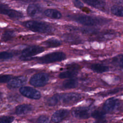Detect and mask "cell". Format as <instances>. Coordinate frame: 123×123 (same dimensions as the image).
I'll use <instances>...</instances> for the list:
<instances>
[{
  "mask_svg": "<svg viewBox=\"0 0 123 123\" xmlns=\"http://www.w3.org/2000/svg\"><path fill=\"white\" fill-rule=\"evenodd\" d=\"M72 20L86 26L103 25L108 24L110 20L105 18L87 15L73 14L69 16Z\"/></svg>",
  "mask_w": 123,
  "mask_h": 123,
  "instance_id": "1",
  "label": "cell"
},
{
  "mask_svg": "<svg viewBox=\"0 0 123 123\" xmlns=\"http://www.w3.org/2000/svg\"><path fill=\"white\" fill-rule=\"evenodd\" d=\"M23 25L32 31L39 33H48L53 30V27L49 25L37 21H28L24 22Z\"/></svg>",
  "mask_w": 123,
  "mask_h": 123,
  "instance_id": "2",
  "label": "cell"
},
{
  "mask_svg": "<svg viewBox=\"0 0 123 123\" xmlns=\"http://www.w3.org/2000/svg\"><path fill=\"white\" fill-rule=\"evenodd\" d=\"M66 59V55L61 51L53 52L46 54L38 59V62L43 64H48L63 61Z\"/></svg>",
  "mask_w": 123,
  "mask_h": 123,
  "instance_id": "3",
  "label": "cell"
},
{
  "mask_svg": "<svg viewBox=\"0 0 123 123\" xmlns=\"http://www.w3.org/2000/svg\"><path fill=\"white\" fill-rule=\"evenodd\" d=\"M44 51V48L38 46H33L27 47L22 50L19 58L23 61L29 60L32 59L33 56L39 54Z\"/></svg>",
  "mask_w": 123,
  "mask_h": 123,
  "instance_id": "4",
  "label": "cell"
},
{
  "mask_svg": "<svg viewBox=\"0 0 123 123\" xmlns=\"http://www.w3.org/2000/svg\"><path fill=\"white\" fill-rule=\"evenodd\" d=\"M81 98L82 96L79 93L70 92L61 94L60 101L64 106H71L79 101Z\"/></svg>",
  "mask_w": 123,
  "mask_h": 123,
  "instance_id": "5",
  "label": "cell"
},
{
  "mask_svg": "<svg viewBox=\"0 0 123 123\" xmlns=\"http://www.w3.org/2000/svg\"><path fill=\"white\" fill-rule=\"evenodd\" d=\"M49 80V76L46 73H37L32 75L30 80L29 83L35 87H42L45 86Z\"/></svg>",
  "mask_w": 123,
  "mask_h": 123,
  "instance_id": "6",
  "label": "cell"
},
{
  "mask_svg": "<svg viewBox=\"0 0 123 123\" xmlns=\"http://www.w3.org/2000/svg\"><path fill=\"white\" fill-rule=\"evenodd\" d=\"M120 101L115 98H108L105 101L102 107V111L105 113H111L114 111L120 105Z\"/></svg>",
  "mask_w": 123,
  "mask_h": 123,
  "instance_id": "7",
  "label": "cell"
},
{
  "mask_svg": "<svg viewBox=\"0 0 123 123\" xmlns=\"http://www.w3.org/2000/svg\"><path fill=\"white\" fill-rule=\"evenodd\" d=\"M19 92L23 96L33 99H39L41 97L40 92L30 86H22L19 89Z\"/></svg>",
  "mask_w": 123,
  "mask_h": 123,
  "instance_id": "8",
  "label": "cell"
},
{
  "mask_svg": "<svg viewBox=\"0 0 123 123\" xmlns=\"http://www.w3.org/2000/svg\"><path fill=\"white\" fill-rule=\"evenodd\" d=\"M0 13L7 15L12 19H19L23 17V14L21 12L10 9L3 4H0Z\"/></svg>",
  "mask_w": 123,
  "mask_h": 123,
  "instance_id": "9",
  "label": "cell"
},
{
  "mask_svg": "<svg viewBox=\"0 0 123 123\" xmlns=\"http://www.w3.org/2000/svg\"><path fill=\"white\" fill-rule=\"evenodd\" d=\"M72 115L79 119H86L90 117L89 109L85 106L78 107L73 110Z\"/></svg>",
  "mask_w": 123,
  "mask_h": 123,
  "instance_id": "10",
  "label": "cell"
},
{
  "mask_svg": "<svg viewBox=\"0 0 123 123\" xmlns=\"http://www.w3.org/2000/svg\"><path fill=\"white\" fill-rule=\"evenodd\" d=\"M27 80V78L24 76L12 77L8 83L7 86L10 89L21 87L26 84Z\"/></svg>",
  "mask_w": 123,
  "mask_h": 123,
  "instance_id": "11",
  "label": "cell"
},
{
  "mask_svg": "<svg viewBox=\"0 0 123 123\" xmlns=\"http://www.w3.org/2000/svg\"><path fill=\"white\" fill-rule=\"evenodd\" d=\"M69 111L67 109H60L56 111L52 115L51 120L54 123H59L68 117Z\"/></svg>",
  "mask_w": 123,
  "mask_h": 123,
  "instance_id": "12",
  "label": "cell"
},
{
  "mask_svg": "<svg viewBox=\"0 0 123 123\" xmlns=\"http://www.w3.org/2000/svg\"><path fill=\"white\" fill-rule=\"evenodd\" d=\"M42 11V8L39 5L34 3L29 4L26 9L27 14L32 17L37 16L41 14Z\"/></svg>",
  "mask_w": 123,
  "mask_h": 123,
  "instance_id": "13",
  "label": "cell"
},
{
  "mask_svg": "<svg viewBox=\"0 0 123 123\" xmlns=\"http://www.w3.org/2000/svg\"><path fill=\"white\" fill-rule=\"evenodd\" d=\"M33 110V106L31 104H20L15 108V113L18 115H25L30 112Z\"/></svg>",
  "mask_w": 123,
  "mask_h": 123,
  "instance_id": "14",
  "label": "cell"
},
{
  "mask_svg": "<svg viewBox=\"0 0 123 123\" xmlns=\"http://www.w3.org/2000/svg\"><path fill=\"white\" fill-rule=\"evenodd\" d=\"M87 5L95 8L102 10L106 5V3L104 0H82Z\"/></svg>",
  "mask_w": 123,
  "mask_h": 123,
  "instance_id": "15",
  "label": "cell"
},
{
  "mask_svg": "<svg viewBox=\"0 0 123 123\" xmlns=\"http://www.w3.org/2000/svg\"><path fill=\"white\" fill-rule=\"evenodd\" d=\"M78 71L76 67H70L68 70L61 72L59 74V77L61 79L71 78L75 76Z\"/></svg>",
  "mask_w": 123,
  "mask_h": 123,
  "instance_id": "16",
  "label": "cell"
},
{
  "mask_svg": "<svg viewBox=\"0 0 123 123\" xmlns=\"http://www.w3.org/2000/svg\"><path fill=\"white\" fill-rule=\"evenodd\" d=\"M44 15L49 18L59 19L62 17V13L58 10L53 9H48L44 11Z\"/></svg>",
  "mask_w": 123,
  "mask_h": 123,
  "instance_id": "17",
  "label": "cell"
},
{
  "mask_svg": "<svg viewBox=\"0 0 123 123\" xmlns=\"http://www.w3.org/2000/svg\"><path fill=\"white\" fill-rule=\"evenodd\" d=\"M89 68L93 71L97 73H103L109 71L108 66L100 63H93L90 65Z\"/></svg>",
  "mask_w": 123,
  "mask_h": 123,
  "instance_id": "18",
  "label": "cell"
},
{
  "mask_svg": "<svg viewBox=\"0 0 123 123\" xmlns=\"http://www.w3.org/2000/svg\"><path fill=\"white\" fill-rule=\"evenodd\" d=\"M78 83L77 79L75 78H69L65 80L62 83V87L65 89H72L76 87Z\"/></svg>",
  "mask_w": 123,
  "mask_h": 123,
  "instance_id": "19",
  "label": "cell"
},
{
  "mask_svg": "<svg viewBox=\"0 0 123 123\" xmlns=\"http://www.w3.org/2000/svg\"><path fill=\"white\" fill-rule=\"evenodd\" d=\"M43 44L48 48H55L61 46L62 43L57 39L50 38L43 42Z\"/></svg>",
  "mask_w": 123,
  "mask_h": 123,
  "instance_id": "20",
  "label": "cell"
},
{
  "mask_svg": "<svg viewBox=\"0 0 123 123\" xmlns=\"http://www.w3.org/2000/svg\"><path fill=\"white\" fill-rule=\"evenodd\" d=\"M61 100V94H55L48 98L46 101V104L49 106L57 105Z\"/></svg>",
  "mask_w": 123,
  "mask_h": 123,
  "instance_id": "21",
  "label": "cell"
},
{
  "mask_svg": "<svg viewBox=\"0 0 123 123\" xmlns=\"http://www.w3.org/2000/svg\"><path fill=\"white\" fill-rule=\"evenodd\" d=\"M111 11L112 14L118 17H123V9L121 6L114 5L111 8Z\"/></svg>",
  "mask_w": 123,
  "mask_h": 123,
  "instance_id": "22",
  "label": "cell"
},
{
  "mask_svg": "<svg viewBox=\"0 0 123 123\" xmlns=\"http://www.w3.org/2000/svg\"><path fill=\"white\" fill-rule=\"evenodd\" d=\"M64 41L71 43H77L80 39L77 37V36L72 34H65L62 37Z\"/></svg>",
  "mask_w": 123,
  "mask_h": 123,
  "instance_id": "23",
  "label": "cell"
},
{
  "mask_svg": "<svg viewBox=\"0 0 123 123\" xmlns=\"http://www.w3.org/2000/svg\"><path fill=\"white\" fill-rule=\"evenodd\" d=\"M105 114L103 111L95 110L91 113V115L96 120H98L105 118Z\"/></svg>",
  "mask_w": 123,
  "mask_h": 123,
  "instance_id": "24",
  "label": "cell"
},
{
  "mask_svg": "<svg viewBox=\"0 0 123 123\" xmlns=\"http://www.w3.org/2000/svg\"><path fill=\"white\" fill-rule=\"evenodd\" d=\"M14 117L12 116H2L0 117V123H12Z\"/></svg>",
  "mask_w": 123,
  "mask_h": 123,
  "instance_id": "25",
  "label": "cell"
},
{
  "mask_svg": "<svg viewBox=\"0 0 123 123\" xmlns=\"http://www.w3.org/2000/svg\"><path fill=\"white\" fill-rule=\"evenodd\" d=\"M13 56V55L11 52L8 51H2L0 52V60H6L12 58Z\"/></svg>",
  "mask_w": 123,
  "mask_h": 123,
  "instance_id": "26",
  "label": "cell"
},
{
  "mask_svg": "<svg viewBox=\"0 0 123 123\" xmlns=\"http://www.w3.org/2000/svg\"><path fill=\"white\" fill-rule=\"evenodd\" d=\"M12 77V75L10 74L0 75V83H8Z\"/></svg>",
  "mask_w": 123,
  "mask_h": 123,
  "instance_id": "27",
  "label": "cell"
},
{
  "mask_svg": "<svg viewBox=\"0 0 123 123\" xmlns=\"http://www.w3.org/2000/svg\"><path fill=\"white\" fill-rule=\"evenodd\" d=\"M37 123H51L49 118L46 115H40L37 119Z\"/></svg>",
  "mask_w": 123,
  "mask_h": 123,
  "instance_id": "28",
  "label": "cell"
},
{
  "mask_svg": "<svg viewBox=\"0 0 123 123\" xmlns=\"http://www.w3.org/2000/svg\"><path fill=\"white\" fill-rule=\"evenodd\" d=\"M13 33L11 31H7L4 33L2 35V38L3 40L7 41L11 39L13 37Z\"/></svg>",
  "mask_w": 123,
  "mask_h": 123,
  "instance_id": "29",
  "label": "cell"
},
{
  "mask_svg": "<svg viewBox=\"0 0 123 123\" xmlns=\"http://www.w3.org/2000/svg\"><path fill=\"white\" fill-rule=\"evenodd\" d=\"M73 3L76 7L79 9H82L84 7L83 4L79 0H74Z\"/></svg>",
  "mask_w": 123,
  "mask_h": 123,
  "instance_id": "30",
  "label": "cell"
},
{
  "mask_svg": "<svg viewBox=\"0 0 123 123\" xmlns=\"http://www.w3.org/2000/svg\"><path fill=\"white\" fill-rule=\"evenodd\" d=\"M94 123H107V120L105 119V118L96 120Z\"/></svg>",
  "mask_w": 123,
  "mask_h": 123,
  "instance_id": "31",
  "label": "cell"
},
{
  "mask_svg": "<svg viewBox=\"0 0 123 123\" xmlns=\"http://www.w3.org/2000/svg\"><path fill=\"white\" fill-rule=\"evenodd\" d=\"M2 93L0 91V101L2 100Z\"/></svg>",
  "mask_w": 123,
  "mask_h": 123,
  "instance_id": "32",
  "label": "cell"
}]
</instances>
